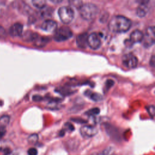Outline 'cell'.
I'll return each mask as SVG.
<instances>
[{"label": "cell", "instance_id": "obj_1", "mask_svg": "<svg viewBox=\"0 0 155 155\" xmlns=\"http://www.w3.org/2000/svg\"><path fill=\"white\" fill-rule=\"evenodd\" d=\"M131 26V21L121 15L114 16L109 21L108 28L114 33H124L129 30Z\"/></svg>", "mask_w": 155, "mask_h": 155}, {"label": "cell", "instance_id": "obj_2", "mask_svg": "<svg viewBox=\"0 0 155 155\" xmlns=\"http://www.w3.org/2000/svg\"><path fill=\"white\" fill-rule=\"evenodd\" d=\"M81 16L85 20L93 19L99 13V8L95 4L88 2L83 4L79 8Z\"/></svg>", "mask_w": 155, "mask_h": 155}, {"label": "cell", "instance_id": "obj_3", "mask_svg": "<svg viewBox=\"0 0 155 155\" xmlns=\"http://www.w3.org/2000/svg\"><path fill=\"white\" fill-rule=\"evenodd\" d=\"M58 13L61 21L65 24L71 22L74 18V11L70 7H61Z\"/></svg>", "mask_w": 155, "mask_h": 155}, {"label": "cell", "instance_id": "obj_4", "mask_svg": "<svg viewBox=\"0 0 155 155\" xmlns=\"http://www.w3.org/2000/svg\"><path fill=\"white\" fill-rule=\"evenodd\" d=\"M72 35L73 32L68 27L62 26L55 31L54 39L58 42H62L68 39Z\"/></svg>", "mask_w": 155, "mask_h": 155}, {"label": "cell", "instance_id": "obj_5", "mask_svg": "<svg viewBox=\"0 0 155 155\" xmlns=\"http://www.w3.org/2000/svg\"><path fill=\"white\" fill-rule=\"evenodd\" d=\"M155 35H154V27L151 26L147 28L145 34L143 36L142 43L145 47L148 48L151 47L154 44Z\"/></svg>", "mask_w": 155, "mask_h": 155}, {"label": "cell", "instance_id": "obj_6", "mask_svg": "<svg viewBox=\"0 0 155 155\" xmlns=\"http://www.w3.org/2000/svg\"><path fill=\"white\" fill-rule=\"evenodd\" d=\"M87 45L93 50H97L101 47V41L96 33H91L88 35Z\"/></svg>", "mask_w": 155, "mask_h": 155}, {"label": "cell", "instance_id": "obj_7", "mask_svg": "<svg viewBox=\"0 0 155 155\" xmlns=\"http://www.w3.org/2000/svg\"><path fill=\"white\" fill-rule=\"evenodd\" d=\"M122 64L125 67L129 68H135L137 65V59L132 53H128L123 56L122 58Z\"/></svg>", "mask_w": 155, "mask_h": 155}, {"label": "cell", "instance_id": "obj_8", "mask_svg": "<svg viewBox=\"0 0 155 155\" xmlns=\"http://www.w3.org/2000/svg\"><path fill=\"white\" fill-rule=\"evenodd\" d=\"M97 133V129L91 125H84L81 127L80 133L81 136L85 138L91 137L95 136Z\"/></svg>", "mask_w": 155, "mask_h": 155}, {"label": "cell", "instance_id": "obj_9", "mask_svg": "<svg viewBox=\"0 0 155 155\" xmlns=\"http://www.w3.org/2000/svg\"><path fill=\"white\" fill-rule=\"evenodd\" d=\"M143 36V34L142 33V31H140L139 30H135L131 33L129 39L127 40L126 41L129 42L130 46H131L134 44L142 42Z\"/></svg>", "mask_w": 155, "mask_h": 155}, {"label": "cell", "instance_id": "obj_10", "mask_svg": "<svg viewBox=\"0 0 155 155\" xmlns=\"http://www.w3.org/2000/svg\"><path fill=\"white\" fill-rule=\"evenodd\" d=\"M41 28L47 32H53L56 30L57 23L54 21L47 19L43 22L41 25Z\"/></svg>", "mask_w": 155, "mask_h": 155}, {"label": "cell", "instance_id": "obj_11", "mask_svg": "<svg viewBox=\"0 0 155 155\" xmlns=\"http://www.w3.org/2000/svg\"><path fill=\"white\" fill-rule=\"evenodd\" d=\"M23 31V25L19 22L13 24L9 28V34L12 36H21Z\"/></svg>", "mask_w": 155, "mask_h": 155}, {"label": "cell", "instance_id": "obj_12", "mask_svg": "<svg viewBox=\"0 0 155 155\" xmlns=\"http://www.w3.org/2000/svg\"><path fill=\"white\" fill-rule=\"evenodd\" d=\"M148 1H141L139 5L136 9V15L142 18L146 16L148 12V8L147 7V3L148 2Z\"/></svg>", "mask_w": 155, "mask_h": 155}, {"label": "cell", "instance_id": "obj_13", "mask_svg": "<svg viewBox=\"0 0 155 155\" xmlns=\"http://www.w3.org/2000/svg\"><path fill=\"white\" fill-rule=\"evenodd\" d=\"M87 38L88 35L86 33L79 35L76 38V44L78 47L81 48H85L88 46Z\"/></svg>", "mask_w": 155, "mask_h": 155}, {"label": "cell", "instance_id": "obj_14", "mask_svg": "<svg viewBox=\"0 0 155 155\" xmlns=\"http://www.w3.org/2000/svg\"><path fill=\"white\" fill-rule=\"evenodd\" d=\"M105 130L107 132L108 134L110 136L111 138L115 140H120V136L119 134L118 131L112 126H105Z\"/></svg>", "mask_w": 155, "mask_h": 155}, {"label": "cell", "instance_id": "obj_15", "mask_svg": "<svg viewBox=\"0 0 155 155\" xmlns=\"http://www.w3.org/2000/svg\"><path fill=\"white\" fill-rule=\"evenodd\" d=\"M49 41V38L45 36L38 35L35 39L33 41L34 45L38 47H42L45 46Z\"/></svg>", "mask_w": 155, "mask_h": 155}, {"label": "cell", "instance_id": "obj_16", "mask_svg": "<svg viewBox=\"0 0 155 155\" xmlns=\"http://www.w3.org/2000/svg\"><path fill=\"white\" fill-rule=\"evenodd\" d=\"M38 34L35 33H33L31 31H26L22 36L23 39L26 41H31L33 42L35 38L38 36Z\"/></svg>", "mask_w": 155, "mask_h": 155}, {"label": "cell", "instance_id": "obj_17", "mask_svg": "<svg viewBox=\"0 0 155 155\" xmlns=\"http://www.w3.org/2000/svg\"><path fill=\"white\" fill-rule=\"evenodd\" d=\"M85 94L89 96V97L94 101H96V102H97V101H100L102 99V96L101 94H100L99 93H93V92H85Z\"/></svg>", "mask_w": 155, "mask_h": 155}, {"label": "cell", "instance_id": "obj_18", "mask_svg": "<svg viewBox=\"0 0 155 155\" xmlns=\"http://www.w3.org/2000/svg\"><path fill=\"white\" fill-rule=\"evenodd\" d=\"M10 121V117L7 115L2 116L0 117V128H5Z\"/></svg>", "mask_w": 155, "mask_h": 155}, {"label": "cell", "instance_id": "obj_19", "mask_svg": "<svg viewBox=\"0 0 155 155\" xmlns=\"http://www.w3.org/2000/svg\"><path fill=\"white\" fill-rule=\"evenodd\" d=\"M33 5L37 8L42 9L45 7L46 1L44 0H34L31 1Z\"/></svg>", "mask_w": 155, "mask_h": 155}, {"label": "cell", "instance_id": "obj_20", "mask_svg": "<svg viewBox=\"0 0 155 155\" xmlns=\"http://www.w3.org/2000/svg\"><path fill=\"white\" fill-rule=\"evenodd\" d=\"M38 140V136L36 134L30 135L28 138V141L30 143H36Z\"/></svg>", "mask_w": 155, "mask_h": 155}, {"label": "cell", "instance_id": "obj_21", "mask_svg": "<svg viewBox=\"0 0 155 155\" xmlns=\"http://www.w3.org/2000/svg\"><path fill=\"white\" fill-rule=\"evenodd\" d=\"M70 5L72 6H74L76 8L78 7V8H79L81 7V6L83 4L82 2L81 1H71L69 2Z\"/></svg>", "mask_w": 155, "mask_h": 155}, {"label": "cell", "instance_id": "obj_22", "mask_svg": "<svg viewBox=\"0 0 155 155\" xmlns=\"http://www.w3.org/2000/svg\"><path fill=\"white\" fill-rule=\"evenodd\" d=\"M99 111H100V110L99 108H92L91 110H90L89 111H88L87 112V113L90 116H93V115H96V114H97L99 113Z\"/></svg>", "mask_w": 155, "mask_h": 155}, {"label": "cell", "instance_id": "obj_23", "mask_svg": "<svg viewBox=\"0 0 155 155\" xmlns=\"http://www.w3.org/2000/svg\"><path fill=\"white\" fill-rule=\"evenodd\" d=\"M6 9V5L4 2H0V16L3 15Z\"/></svg>", "mask_w": 155, "mask_h": 155}, {"label": "cell", "instance_id": "obj_24", "mask_svg": "<svg viewBox=\"0 0 155 155\" xmlns=\"http://www.w3.org/2000/svg\"><path fill=\"white\" fill-rule=\"evenodd\" d=\"M147 111L148 112V113L150 114V116L151 117H154V107L153 105H150V106H148L147 108Z\"/></svg>", "mask_w": 155, "mask_h": 155}, {"label": "cell", "instance_id": "obj_25", "mask_svg": "<svg viewBox=\"0 0 155 155\" xmlns=\"http://www.w3.org/2000/svg\"><path fill=\"white\" fill-rule=\"evenodd\" d=\"M114 81L111 79H108L106 81V83H105V88H107V90H108L109 88H110L113 85H114Z\"/></svg>", "mask_w": 155, "mask_h": 155}, {"label": "cell", "instance_id": "obj_26", "mask_svg": "<svg viewBox=\"0 0 155 155\" xmlns=\"http://www.w3.org/2000/svg\"><path fill=\"white\" fill-rule=\"evenodd\" d=\"M28 155H38V150L35 148H31L27 151Z\"/></svg>", "mask_w": 155, "mask_h": 155}, {"label": "cell", "instance_id": "obj_27", "mask_svg": "<svg viewBox=\"0 0 155 155\" xmlns=\"http://www.w3.org/2000/svg\"><path fill=\"white\" fill-rule=\"evenodd\" d=\"M5 35H6V31L5 28L2 26L0 25V38H2L5 36Z\"/></svg>", "mask_w": 155, "mask_h": 155}, {"label": "cell", "instance_id": "obj_28", "mask_svg": "<svg viewBox=\"0 0 155 155\" xmlns=\"http://www.w3.org/2000/svg\"><path fill=\"white\" fill-rule=\"evenodd\" d=\"M42 99V97L38 95H35L33 96V100L35 102H39Z\"/></svg>", "mask_w": 155, "mask_h": 155}, {"label": "cell", "instance_id": "obj_29", "mask_svg": "<svg viewBox=\"0 0 155 155\" xmlns=\"http://www.w3.org/2000/svg\"><path fill=\"white\" fill-rule=\"evenodd\" d=\"M155 58H154V56L153 55L151 56V58H150V64L151 67H154V63H155Z\"/></svg>", "mask_w": 155, "mask_h": 155}, {"label": "cell", "instance_id": "obj_30", "mask_svg": "<svg viewBox=\"0 0 155 155\" xmlns=\"http://www.w3.org/2000/svg\"><path fill=\"white\" fill-rule=\"evenodd\" d=\"M65 127H67V128H68V130L73 131V130H74V127H73V126L71 124H70V123H67V124H65Z\"/></svg>", "mask_w": 155, "mask_h": 155}, {"label": "cell", "instance_id": "obj_31", "mask_svg": "<svg viewBox=\"0 0 155 155\" xmlns=\"http://www.w3.org/2000/svg\"><path fill=\"white\" fill-rule=\"evenodd\" d=\"M50 2L53 3H59V2H61L62 1H50Z\"/></svg>", "mask_w": 155, "mask_h": 155}, {"label": "cell", "instance_id": "obj_32", "mask_svg": "<svg viewBox=\"0 0 155 155\" xmlns=\"http://www.w3.org/2000/svg\"><path fill=\"white\" fill-rule=\"evenodd\" d=\"M114 155H116V154H114Z\"/></svg>", "mask_w": 155, "mask_h": 155}]
</instances>
